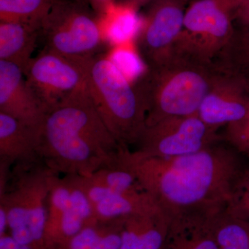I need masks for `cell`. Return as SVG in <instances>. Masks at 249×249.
Instances as JSON below:
<instances>
[{"mask_svg": "<svg viewBox=\"0 0 249 249\" xmlns=\"http://www.w3.org/2000/svg\"><path fill=\"white\" fill-rule=\"evenodd\" d=\"M40 37V28L18 22H0V60L12 62L24 71Z\"/></svg>", "mask_w": 249, "mask_h": 249, "instance_id": "cell-15", "label": "cell"}, {"mask_svg": "<svg viewBox=\"0 0 249 249\" xmlns=\"http://www.w3.org/2000/svg\"><path fill=\"white\" fill-rule=\"evenodd\" d=\"M153 0H127L126 5L134 8V9L137 10L141 6L147 4L149 2H152Z\"/></svg>", "mask_w": 249, "mask_h": 249, "instance_id": "cell-31", "label": "cell"}, {"mask_svg": "<svg viewBox=\"0 0 249 249\" xmlns=\"http://www.w3.org/2000/svg\"><path fill=\"white\" fill-rule=\"evenodd\" d=\"M123 219L95 221L72 237L67 249H120Z\"/></svg>", "mask_w": 249, "mask_h": 249, "instance_id": "cell-18", "label": "cell"}, {"mask_svg": "<svg viewBox=\"0 0 249 249\" xmlns=\"http://www.w3.org/2000/svg\"><path fill=\"white\" fill-rule=\"evenodd\" d=\"M0 112L40 130L48 111L33 92L22 69L0 60Z\"/></svg>", "mask_w": 249, "mask_h": 249, "instance_id": "cell-11", "label": "cell"}, {"mask_svg": "<svg viewBox=\"0 0 249 249\" xmlns=\"http://www.w3.org/2000/svg\"><path fill=\"white\" fill-rule=\"evenodd\" d=\"M56 0H0V22L25 23L40 28Z\"/></svg>", "mask_w": 249, "mask_h": 249, "instance_id": "cell-22", "label": "cell"}, {"mask_svg": "<svg viewBox=\"0 0 249 249\" xmlns=\"http://www.w3.org/2000/svg\"><path fill=\"white\" fill-rule=\"evenodd\" d=\"M249 138V110L245 119L237 124H229L226 132V140L231 145Z\"/></svg>", "mask_w": 249, "mask_h": 249, "instance_id": "cell-26", "label": "cell"}, {"mask_svg": "<svg viewBox=\"0 0 249 249\" xmlns=\"http://www.w3.org/2000/svg\"><path fill=\"white\" fill-rule=\"evenodd\" d=\"M217 131L197 114L168 118L145 127L135 150L157 157L191 155L221 141Z\"/></svg>", "mask_w": 249, "mask_h": 249, "instance_id": "cell-8", "label": "cell"}, {"mask_svg": "<svg viewBox=\"0 0 249 249\" xmlns=\"http://www.w3.org/2000/svg\"><path fill=\"white\" fill-rule=\"evenodd\" d=\"M236 150L240 152H244L248 155L249 158V138L244 139L241 142H237L233 146Z\"/></svg>", "mask_w": 249, "mask_h": 249, "instance_id": "cell-30", "label": "cell"}, {"mask_svg": "<svg viewBox=\"0 0 249 249\" xmlns=\"http://www.w3.org/2000/svg\"><path fill=\"white\" fill-rule=\"evenodd\" d=\"M249 110V90L239 80L221 71L196 114L205 124L217 130L223 125L244 120Z\"/></svg>", "mask_w": 249, "mask_h": 249, "instance_id": "cell-12", "label": "cell"}, {"mask_svg": "<svg viewBox=\"0 0 249 249\" xmlns=\"http://www.w3.org/2000/svg\"><path fill=\"white\" fill-rule=\"evenodd\" d=\"M94 9L101 14L106 15L112 5V0H90Z\"/></svg>", "mask_w": 249, "mask_h": 249, "instance_id": "cell-29", "label": "cell"}, {"mask_svg": "<svg viewBox=\"0 0 249 249\" xmlns=\"http://www.w3.org/2000/svg\"><path fill=\"white\" fill-rule=\"evenodd\" d=\"M92 209L96 220L100 221L162 211L155 199L142 189L111 192L93 204Z\"/></svg>", "mask_w": 249, "mask_h": 249, "instance_id": "cell-16", "label": "cell"}, {"mask_svg": "<svg viewBox=\"0 0 249 249\" xmlns=\"http://www.w3.org/2000/svg\"><path fill=\"white\" fill-rule=\"evenodd\" d=\"M209 224L218 249H249V220L226 209L210 217Z\"/></svg>", "mask_w": 249, "mask_h": 249, "instance_id": "cell-21", "label": "cell"}, {"mask_svg": "<svg viewBox=\"0 0 249 249\" xmlns=\"http://www.w3.org/2000/svg\"><path fill=\"white\" fill-rule=\"evenodd\" d=\"M40 130L0 112V163L11 167L41 161Z\"/></svg>", "mask_w": 249, "mask_h": 249, "instance_id": "cell-13", "label": "cell"}, {"mask_svg": "<svg viewBox=\"0 0 249 249\" xmlns=\"http://www.w3.org/2000/svg\"><path fill=\"white\" fill-rule=\"evenodd\" d=\"M227 1L229 2V5H230L231 7L234 14L236 10L238 9L240 6H242V5L249 2V0H227Z\"/></svg>", "mask_w": 249, "mask_h": 249, "instance_id": "cell-32", "label": "cell"}, {"mask_svg": "<svg viewBox=\"0 0 249 249\" xmlns=\"http://www.w3.org/2000/svg\"><path fill=\"white\" fill-rule=\"evenodd\" d=\"M71 196L60 225L59 245H67L72 237L91 223L96 221L92 207L84 192L71 176Z\"/></svg>", "mask_w": 249, "mask_h": 249, "instance_id": "cell-20", "label": "cell"}, {"mask_svg": "<svg viewBox=\"0 0 249 249\" xmlns=\"http://www.w3.org/2000/svg\"><path fill=\"white\" fill-rule=\"evenodd\" d=\"M188 0H153L137 34V51L147 67L166 58L183 30Z\"/></svg>", "mask_w": 249, "mask_h": 249, "instance_id": "cell-10", "label": "cell"}, {"mask_svg": "<svg viewBox=\"0 0 249 249\" xmlns=\"http://www.w3.org/2000/svg\"><path fill=\"white\" fill-rule=\"evenodd\" d=\"M55 175L42 161L16 165L0 193V209L6 213L10 234L34 249H45L47 206Z\"/></svg>", "mask_w": 249, "mask_h": 249, "instance_id": "cell-5", "label": "cell"}, {"mask_svg": "<svg viewBox=\"0 0 249 249\" xmlns=\"http://www.w3.org/2000/svg\"><path fill=\"white\" fill-rule=\"evenodd\" d=\"M227 211L236 217L249 220V168L246 170L235 198Z\"/></svg>", "mask_w": 249, "mask_h": 249, "instance_id": "cell-25", "label": "cell"}, {"mask_svg": "<svg viewBox=\"0 0 249 249\" xmlns=\"http://www.w3.org/2000/svg\"><path fill=\"white\" fill-rule=\"evenodd\" d=\"M91 182L111 192H124L142 188L137 178L121 160L118 164L105 167L87 175Z\"/></svg>", "mask_w": 249, "mask_h": 249, "instance_id": "cell-23", "label": "cell"}, {"mask_svg": "<svg viewBox=\"0 0 249 249\" xmlns=\"http://www.w3.org/2000/svg\"><path fill=\"white\" fill-rule=\"evenodd\" d=\"M75 1L82 5L84 4L85 3V0H75Z\"/></svg>", "mask_w": 249, "mask_h": 249, "instance_id": "cell-33", "label": "cell"}, {"mask_svg": "<svg viewBox=\"0 0 249 249\" xmlns=\"http://www.w3.org/2000/svg\"><path fill=\"white\" fill-rule=\"evenodd\" d=\"M170 222L162 211L124 217L120 249H162Z\"/></svg>", "mask_w": 249, "mask_h": 249, "instance_id": "cell-14", "label": "cell"}, {"mask_svg": "<svg viewBox=\"0 0 249 249\" xmlns=\"http://www.w3.org/2000/svg\"><path fill=\"white\" fill-rule=\"evenodd\" d=\"M86 87L98 114L121 146L137 145L146 126V109L134 84L109 57L87 62Z\"/></svg>", "mask_w": 249, "mask_h": 249, "instance_id": "cell-4", "label": "cell"}, {"mask_svg": "<svg viewBox=\"0 0 249 249\" xmlns=\"http://www.w3.org/2000/svg\"><path fill=\"white\" fill-rule=\"evenodd\" d=\"M124 148L98 114L86 81L47 113L40 130L39 158L60 175L87 176L118 164Z\"/></svg>", "mask_w": 249, "mask_h": 249, "instance_id": "cell-2", "label": "cell"}, {"mask_svg": "<svg viewBox=\"0 0 249 249\" xmlns=\"http://www.w3.org/2000/svg\"><path fill=\"white\" fill-rule=\"evenodd\" d=\"M89 58H67L43 49L31 59L23 71L24 78L48 112L85 85Z\"/></svg>", "mask_w": 249, "mask_h": 249, "instance_id": "cell-9", "label": "cell"}, {"mask_svg": "<svg viewBox=\"0 0 249 249\" xmlns=\"http://www.w3.org/2000/svg\"><path fill=\"white\" fill-rule=\"evenodd\" d=\"M234 32L214 61L222 73L235 78L249 90V26Z\"/></svg>", "mask_w": 249, "mask_h": 249, "instance_id": "cell-19", "label": "cell"}, {"mask_svg": "<svg viewBox=\"0 0 249 249\" xmlns=\"http://www.w3.org/2000/svg\"><path fill=\"white\" fill-rule=\"evenodd\" d=\"M162 249H218L209 218H182L171 220Z\"/></svg>", "mask_w": 249, "mask_h": 249, "instance_id": "cell-17", "label": "cell"}, {"mask_svg": "<svg viewBox=\"0 0 249 249\" xmlns=\"http://www.w3.org/2000/svg\"><path fill=\"white\" fill-rule=\"evenodd\" d=\"M134 8L128 5L115 7L111 5L106 13L109 19V37L113 42H125L135 34L139 27V19Z\"/></svg>", "mask_w": 249, "mask_h": 249, "instance_id": "cell-24", "label": "cell"}, {"mask_svg": "<svg viewBox=\"0 0 249 249\" xmlns=\"http://www.w3.org/2000/svg\"><path fill=\"white\" fill-rule=\"evenodd\" d=\"M0 249H34L31 246L18 242L11 234L5 232L0 235Z\"/></svg>", "mask_w": 249, "mask_h": 249, "instance_id": "cell-27", "label": "cell"}, {"mask_svg": "<svg viewBox=\"0 0 249 249\" xmlns=\"http://www.w3.org/2000/svg\"><path fill=\"white\" fill-rule=\"evenodd\" d=\"M234 17L245 27L249 26V2L240 6L233 14Z\"/></svg>", "mask_w": 249, "mask_h": 249, "instance_id": "cell-28", "label": "cell"}, {"mask_svg": "<svg viewBox=\"0 0 249 249\" xmlns=\"http://www.w3.org/2000/svg\"><path fill=\"white\" fill-rule=\"evenodd\" d=\"M238 152L219 141L175 157L124 148L121 160L170 220L209 218L227 209L235 198L246 172Z\"/></svg>", "mask_w": 249, "mask_h": 249, "instance_id": "cell-1", "label": "cell"}, {"mask_svg": "<svg viewBox=\"0 0 249 249\" xmlns=\"http://www.w3.org/2000/svg\"><path fill=\"white\" fill-rule=\"evenodd\" d=\"M227 0H196L187 7L183 30L173 50L214 62L235 32Z\"/></svg>", "mask_w": 249, "mask_h": 249, "instance_id": "cell-6", "label": "cell"}, {"mask_svg": "<svg viewBox=\"0 0 249 249\" xmlns=\"http://www.w3.org/2000/svg\"><path fill=\"white\" fill-rule=\"evenodd\" d=\"M79 3L56 0L41 24L45 49L73 59L93 56L103 40L97 22Z\"/></svg>", "mask_w": 249, "mask_h": 249, "instance_id": "cell-7", "label": "cell"}, {"mask_svg": "<svg viewBox=\"0 0 249 249\" xmlns=\"http://www.w3.org/2000/svg\"><path fill=\"white\" fill-rule=\"evenodd\" d=\"M221 71L214 62L173 50L137 78L134 85L146 109V126L195 115Z\"/></svg>", "mask_w": 249, "mask_h": 249, "instance_id": "cell-3", "label": "cell"}]
</instances>
